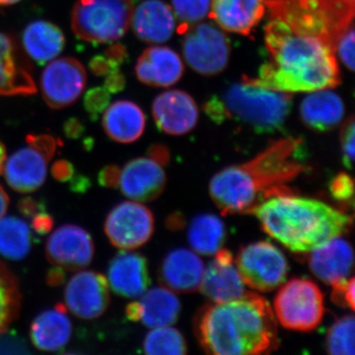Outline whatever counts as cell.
Here are the masks:
<instances>
[{
  "instance_id": "obj_1",
  "label": "cell",
  "mask_w": 355,
  "mask_h": 355,
  "mask_svg": "<svg viewBox=\"0 0 355 355\" xmlns=\"http://www.w3.org/2000/svg\"><path fill=\"white\" fill-rule=\"evenodd\" d=\"M268 60L257 77L243 81L277 92H314L340 84L336 53L328 44L292 31L282 21L270 18L265 27Z\"/></svg>"
},
{
  "instance_id": "obj_2",
  "label": "cell",
  "mask_w": 355,
  "mask_h": 355,
  "mask_svg": "<svg viewBox=\"0 0 355 355\" xmlns=\"http://www.w3.org/2000/svg\"><path fill=\"white\" fill-rule=\"evenodd\" d=\"M302 144L298 137L277 140L251 160L216 173L209 195L222 214H254L268 198L292 193L287 184L308 170L296 159Z\"/></svg>"
},
{
  "instance_id": "obj_3",
  "label": "cell",
  "mask_w": 355,
  "mask_h": 355,
  "mask_svg": "<svg viewBox=\"0 0 355 355\" xmlns=\"http://www.w3.org/2000/svg\"><path fill=\"white\" fill-rule=\"evenodd\" d=\"M195 334L207 354L258 355L279 347L277 318L270 303L253 292L198 311Z\"/></svg>"
},
{
  "instance_id": "obj_4",
  "label": "cell",
  "mask_w": 355,
  "mask_h": 355,
  "mask_svg": "<svg viewBox=\"0 0 355 355\" xmlns=\"http://www.w3.org/2000/svg\"><path fill=\"white\" fill-rule=\"evenodd\" d=\"M266 234L291 252L307 254L349 232L352 217L321 200L282 193L266 200L254 214Z\"/></svg>"
},
{
  "instance_id": "obj_5",
  "label": "cell",
  "mask_w": 355,
  "mask_h": 355,
  "mask_svg": "<svg viewBox=\"0 0 355 355\" xmlns=\"http://www.w3.org/2000/svg\"><path fill=\"white\" fill-rule=\"evenodd\" d=\"M292 107L289 93L242 83L231 84L203 104V111L216 123L234 121L257 133L282 130Z\"/></svg>"
},
{
  "instance_id": "obj_6",
  "label": "cell",
  "mask_w": 355,
  "mask_h": 355,
  "mask_svg": "<svg viewBox=\"0 0 355 355\" xmlns=\"http://www.w3.org/2000/svg\"><path fill=\"white\" fill-rule=\"evenodd\" d=\"M132 0H77L71 27L78 38L94 44L114 43L132 25Z\"/></svg>"
},
{
  "instance_id": "obj_7",
  "label": "cell",
  "mask_w": 355,
  "mask_h": 355,
  "mask_svg": "<svg viewBox=\"0 0 355 355\" xmlns=\"http://www.w3.org/2000/svg\"><path fill=\"white\" fill-rule=\"evenodd\" d=\"M273 301V313L287 330H316L324 316V300L313 280L292 279L280 286Z\"/></svg>"
},
{
  "instance_id": "obj_8",
  "label": "cell",
  "mask_w": 355,
  "mask_h": 355,
  "mask_svg": "<svg viewBox=\"0 0 355 355\" xmlns=\"http://www.w3.org/2000/svg\"><path fill=\"white\" fill-rule=\"evenodd\" d=\"M235 263L245 286L256 291L270 292L279 288L288 275L286 257L268 241L243 247Z\"/></svg>"
},
{
  "instance_id": "obj_9",
  "label": "cell",
  "mask_w": 355,
  "mask_h": 355,
  "mask_svg": "<svg viewBox=\"0 0 355 355\" xmlns=\"http://www.w3.org/2000/svg\"><path fill=\"white\" fill-rule=\"evenodd\" d=\"M181 34L184 60L196 72L214 76L227 67L231 46L222 29L209 23H197Z\"/></svg>"
},
{
  "instance_id": "obj_10",
  "label": "cell",
  "mask_w": 355,
  "mask_h": 355,
  "mask_svg": "<svg viewBox=\"0 0 355 355\" xmlns=\"http://www.w3.org/2000/svg\"><path fill=\"white\" fill-rule=\"evenodd\" d=\"M169 161L166 147L153 146L146 157L132 159L120 170L119 184L123 196L139 202L157 200L165 190L164 166Z\"/></svg>"
},
{
  "instance_id": "obj_11",
  "label": "cell",
  "mask_w": 355,
  "mask_h": 355,
  "mask_svg": "<svg viewBox=\"0 0 355 355\" xmlns=\"http://www.w3.org/2000/svg\"><path fill=\"white\" fill-rule=\"evenodd\" d=\"M104 230L110 243L121 251L139 249L153 237V214L135 200L119 203L109 212Z\"/></svg>"
},
{
  "instance_id": "obj_12",
  "label": "cell",
  "mask_w": 355,
  "mask_h": 355,
  "mask_svg": "<svg viewBox=\"0 0 355 355\" xmlns=\"http://www.w3.org/2000/svg\"><path fill=\"white\" fill-rule=\"evenodd\" d=\"M86 83V70L76 58L53 60L42 73V95L51 108H65L80 97Z\"/></svg>"
},
{
  "instance_id": "obj_13",
  "label": "cell",
  "mask_w": 355,
  "mask_h": 355,
  "mask_svg": "<svg viewBox=\"0 0 355 355\" xmlns=\"http://www.w3.org/2000/svg\"><path fill=\"white\" fill-rule=\"evenodd\" d=\"M95 245L85 229L65 224L55 229L46 245L49 263L64 272H78L92 263Z\"/></svg>"
},
{
  "instance_id": "obj_14",
  "label": "cell",
  "mask_w": 355,
  "mask_h": 355,
  "mask_svg": "<svg viewBox=\"0 0 355 355\" xmlns=\"http://www.w3.org/2000/svg\"><path fill=\"white\" fill-rule=\"evenodd\" d=\"M110 305L107 277L93 270H80L67 282L64 306L74 316L83 320L101 317Z\"/></svg>"
},
{
  "instance_id": "obj_15",
  "label": "cell",
  "mask_w": 355,
  "mask_h": 355,
  "mask_svg": "<svg viewBox=\"0 0 355 355\" xmlns=\"http://www.w3.org/2000/svg\"><path fill=\"white\" fill-rule=\"evenodd\" d=\"M266 6L270 18L282 21L298 34L321 40L334 50L333 33L315 0H266Z\"/></svg>"
},
{
  "instance_id": "obj_16",
  "label": "cell",
  "mask_w": 355,
  "mask_h": 355,
  "mask_svg": "<svg viewBox=\"0 0 355 355\" xmlns=\"http://www.w3.org/2000/svg\"><path fill=\"white\" fill-rule=\"evenodd\" d=\"M153 114L159 130L175 137L191 132L198 121L197 103L182 90L159 94L153 103Z\"/></svg>"
},
{
  "instance_id": "obj_17",
  "label": "cell",
  "mask_w": 355,
  "mask_h": 355,
  "mask_svg": "<svg viewBox=\"0 0 355 355\" xmlns=\"http://www.w3.org/2000/svg\"><path fill=\"white\" fill-rule=\"evenodd\" d=\"M27 144L7 159L3 169L7 184L21 193H34L43 186L53 158L32 142Z\"/></svg>"
},
{
  "instance_id": "obj_18",
  "label": "cell",
  "mask_w": 355,
  "mask_h": 355,
  "mask_svg": "<svg viewBox=\"0 0 355 355\" xmlns=\"http://www.w3.org/2000/svg\"><path fill=\"white\" fill-rule=\"evenodd\" d=\"M307 254L311 272L324 284L333 286L349 279L354 268V250L342 236L331 238Z\"/></svg>"
},
{
  "instance_id": "obj_19",
  "label": "cell",
  "mask_w": 355,
  "mask_h": 355,
  "mask_svg": "<svg viewBox=\"0 0 355 355\" xmlns=\"http://www.w3.org/2000/svg\"><path fill=\"white\" fill-rule=\"evenodd\" d=\"M37 92L29 62L17 42L0 32V96H28Z\"/></svg>"
},
{
  "instance_id": "obj_20",
  "label": "cell",
  "mask_w": 355,
  "mask_h": 355,
  "mask_svg": "<svg viewBox=\"0 0 355 355\" xmlns=\"http://www.w3.org/2000/svg\"><path fill=\"white\" fill-rule=\"evenodd\" d=\"M200 291L212 302H225L246 293L234 257L228 250L220 249L214 254L205 272Z\"/></svg>"
},
{
  "instance_id": "obj_21",
  "label": "cell",
  "mask_w": 355,
  "mask_h": 355,
  "mask_svg": "<svg viewBox=\"0 0 355 355\" xmlns=\"http://www.w3.org/2000/svg\"><path fill=\"white\" fill-rule=\"evenodd\" d=\"M139 301L127 306L125 314L128 320L140 322L147 328L172 326L178 321L181 312V303L175 292L164 286L147 289Z\"/></svg>"
},
{
  "instance_id": "obj_22",
  "label": "cell",
  "mask_w": 355,
  "mask_h": 355,
  "mask_svg": "<svg viewBox=\"0 0 355 355\" xmlns=\"http://www.w3.org/2000/svg\"><path fill=\"white\" fill-rule=\"evenodd\" d=\"M205 263L193 250L177 248L165 257L159 270V279L165 287L179 293L200 291Z\"/></svg>"
},
{
  "instance_id": "obj_23",
  "label": "cell",
  "mask_w": 355,
  "mask_h": 355,
  "mask_svg": "<svg viewBox=\"0 0 355 355\" xmlns=\"http://www.w3.org/2000/svg\"><path fill=\"white\" fill-rule=\"evenodd\" d=\"M107 280L118 295L139 297L151 284L146 259L140 254L121 251L110 261Z\"/></svg>"
},
{
  "instance_id": "obj_24",
  "label": "cell",
  "mask_w": 355,
  "mask_h": 355,
  "mask_svg": "<svg viewBox=\"0 0 355 355\" xmlns=\"http://www.w3.org/2000/svg\"><path fill=\"white\" fill-rule=\"evenodd\" d=\"M266 0H211L209 16L223 31L248 36L266 13Z\"/></svg>"
},
{
  "instance_id": "obj_25",
  "label": "cell",
  "mask_w": 355,
  "mask_h": 355,
  "mask_svg": "<svg viewBox=\"0 0 355 355\" xmlns=\"http://www.w3.org/2000/svg\"><path fill=\"white\" fill-rule=\"evenodd\" d=\"M184 64L176 51L167 46H151L141 53L135 74L140 83L153 87H170L184 74Z\"/></svg>"
},
{
  "instance_id": "obj_26",
  "label": "cell",
  "mask_w": 355,
  "mask_h": 355,
  "mask_svg": "<svg viewBox=\"0 0 355 355\" xmlns=\"http://www.w3.org/2000/svg\"><path fill=\"white\" fill-rule=\"evenodd\" d=\"M132 24L141 41L163 44L174 34L176 17L171 7L162 0H144L133 10Z\"/></svg>"
},
{
  "instance_id": "obj_27",
  "label": "cell",
  "mask_w": 355,
  "mask_h": 355,
  "mask_svg": "<svg viewBox=\"0 0 355 355\" xmlns=\"http://www.w3.org/2000/svg\"><path fill=\"white\" fill-rule=\"evenodd\" d=\"M72 335V324L64 304L44 310L33 320L30 338L35 347L43 352L64 349Z\"/></svg>"
},
{
  "instance_id": "obj_28",
  "label": "cell",
  "mask_w": 355,
  "mask_h": 355,
  "mask_svg": "<svg viewBox=\"0 0 355 355\" xmlns=\"http://www.w3.org/2000/svg\"><path fill=\"white\" fill-rule=\"evenodd\" d=\"M300 116L303 123L310 130L330 132L343 121L345 105L342 98L329 89L314 91L301 103Z\"/></svg>"
},
{
  "instance_id": "obj_29",
  "label": "cell",
  "mask_w": 355,
  "mask_h": 355,
  "mask_svg": "<svg viewBox=\"0 0 355 355\" xmlns=\"http://www.w3.org/2000/svg\"><path fill=\"white\" fill-rule=\"evenodd\" d=\"M146 118L139 105L121 100L110 105L103 116V128L110 139L119 144L137 141L146 130Z\"/></svg>"
},
{
  "instance_id": "obj_30",
  "label": "cell",
  "mask_w": 355,
  "mask_h": 355,
  "mask_svg": "<svg viewBox=\"0 0 355 355\" xmlns=\"http://www.w3.org/2000/svg\"><path fill=\"white\" fill-rule=\"evenodd\" d=\"M22 41L26 53L41 64L55 60L65 46L62 30L44 20L30 23L23 32Z\"/></svg>"
},
{
  "instance_id": "obj_31",
  "label": "cell",
  "mask_w": 355,
  "mask_h": 355,
  "mask_svg": "<svg viewBox=\"0 0 355 355\" xmlns=\"http://www.w3.org/2000/svg\"><path fill=\"white\" fill-rule=\"evenodd\" d=\"M226 240L223 221L214 214H202L193 217L188 229V241L198 254L214 256Z\"/></svg>"
},
{
  "instance_id": "obj_32",
  "label": "cell",
  "mask_w": 355,
  "mask_h": 355,
  "mask_svg": "<svg viewBox=\"0 0 355 355\" xmlns=\"http://www.w3.org/2000/svg\"><path fill=\"white\" fill-rule=\"evenodd\" d=\"M31 228L22 219L3 216L0 219V256L21 261L29 254L33 239Z\"/></svg>"
},
{
  "instance_id": "obj_33",
  "label": "cell",
  "mask_w": 355,
  "mask_h": 355,
  "mask_svg": "<svg viewBox=\"0 0 355 355\" xmlns=\"http://www.w3.org/2000/svg\"><path fill=\"white\" fill-rule=\"evenodd\" d=\"M21 293L15 275L0 261V331L19 315Z\"/></svg>"
},
{
  "instance_id": "obj_34",
  "label": "cell",
  "mask_w": 355,
  "mask_h": 355,
  "mask_svg": "<svg viewBox=\"0 0 355 355\" xmlns=\"http://www.w3.org/2000/svg\"><path fill=\"white\" fill-rule=\"evenodd\" d=\"M144 352L149 355L186 354L184 336L172 326L151 329L144 340Z\"/></svg>"
},
{
  "instance_id": "obj_35",
  "label": "cell",
  "mask_w": 355,
  "mask_h": 355,
  "mask_svg": "<svg viewBox=\"0 0 355 355\" xmlns=\"http://www.w3.org/2000/svg\"><path fill=\"white\" fill-rule=\"evenodd\" d=\"M324 14L334 36V44L338 35L354 24V0H315Z\"/></svg>"
},
{
  "instance_id": "obj_36",
  "label": "cell",
  "mask_w": 355,
  "mask_h": 355,
  "mask_svg": "<svg viewBox=\"0 0 355 355\" xmlns=\"http://www.w3.org/2000/svg\"><path fill=\"white\" fill-rule=\"evenodd\" d=\"M354 317L349 315L338 319L329 330L326 349L331 355L354 354Z\"/></svg>"
},
{
  "instance_id": "obj_37",
  "label": "cell",
  "mask_w": 355,
  "mask_h": 355,
  "mask_svg": "<svg viewBox=\"0 0 355 355\" xmlns=\"http://www.w3.org/2000/svg\"><path fill=\"white\" fill-rule=\"evenodd\" d=\"M210 3L211 0H172V10L180 23L178 31L183 33L205 19L209 15Z\"/></svg>"
},
{
  "instance_id": "obj_38",
  "label": "cell",
  "mask_w": 355,
  "mask_h": 355,
  "mask_svg": "<svg viewBox=\"0 0 355 355\" xmlns=\"http://www.w3.org/2000/svg\"><path fill=\"white\" fill-rule=\"evenodd\" d=\"M334 51L338 53L342 64L349 69L354 70V26L352 24L340 33L335 40Z\"/></svg>"
},
{
  "instance_id": "obj_39",
  "label": "cell",
  "mask_w": 355,
  "mask_h": 355,
  "mask_svg": "<svg viewBox=\"0 0 355 355\" xmlns=\"http://www.w3.org/2000/svg\"><path fill=\"white\" fill-rule=\"evenodd\" d=\"M329 190L331 197L338 202L354 207V180L347 173H340L331 179Z\"/></svg>"
},
{
  "instance_id": "obj_40",
  "label": "cell",
  "mask_w": 355,
  "mask_h": 355,
  "mask_svg": "<svg viewBox=\"0 0 355 355\" xmlns=\"http://www.w3.org/2000/svg\"><path fill=\"white\" fill-rule=\"evenodd\" d=\"M110 101H111V93L105 86H102V87L90 89L86 93L84 106L90 114L91 119L96 120L103 112H105V110L108 108Z\"/></svg>"
},
{
  "instance_id": "obj_41",
  "label": "cell",
  "mask_w": 355,
  "mask_h": 355,
  "mask_svg": "<svg viewBox=\"0 0 355 355\" xmlns=\"http://www.w3.org/2000/svg\"><path fill=\"white\" fill-rule=\"evenodd\" d=\"M340 147L343 151V164L347 169H352L354 161L355 123L352 116L343 123L340 128Z\"/></svg>"
},
{
  "instance_id": "obj_42",
  "label": "cell",
  "mask_w": 355,
  "mask_h": 355,
  "mask_svg": "<svg viewBox=\"0 0 355 355\" xmlns=\"http://www.w3.org/2000/svg\"><path fill=\"white\" fill-rule=\"evenodd\" d=\"M354 286V277L333 286V292H331V296L333 302L340 307L349 308L354 311L355 308Z\"/></svg>"
},
{
  "instance_id": "obj_43",
  "label": "cell",
  "mask_w": 355,
  "mask_h": 355,
  "mask_svg": "<svg viewBox=\"0 0 355 355\" xmlns=\"http://www.w3.org/2000/svg\"><path fill=\"white\" fill-rule=\"evenodd\" d=\"M25 340L17 334L6 330L0 331V354H29Z\"/></svg>"
},
{
  "instance_id": "obj_44",
  "label": "cell",
  "mask_w": 355,
  "mask_h": 355,
  "mask_svg": "<svg viewBox=\"0 0 355 355\" xmlns=\"http://www.w3.org/2000/svg\"><path fill=\"white\" fill-rule=\"evenodd\" d=\"M121 65L116 60L109 58L108 55H97V57L92 58L90 64H89V67L96 76H107L114 70L120 69Z\"/></svg>"
},
{
  "instance_id": "obj_45",
  "label": "cell",
  "mask_w": 355,
  "mask_h": 355,
  "mask_svg": "<svg viewBox=\"0 0 355 355\" xmlns=\"http://www.w3.org/2000/svg\"><path fill=\"white\" fill-rule=\"evenodd\" d=\"M53 220L50 214H46L44 209L39 211L32 217V229H34L40 235H46L53 229Z\"/></svg>"
},
{
  "instance_id": "obj_46",
  "label": "cell",
  "mask_w": 355,
  "mask_h": 355,
  "mask_svg": "<svg viewBox=\"0 0 355 355\" xmlns=\"http://www.w3.org/2000/svg\"><path fill=\"white\" fill-rule=\"evenodd\" d=\"M120 169L118 166H107L100 172L99 182L107 188H118Z\"/></svg>"
},
{
  "instance_id": "obj_47",
  "label": "cell",
  "mask_w": 355,
  "mask_h": 355,
  "mask_svg": "<svg viewBox=\"0 0 355 355\" xmlns=\"http://www.w3.org/2000/svg\"><path fill=\"white\" fill-rule=\"evenodd\" d=\"M51 173L58 181L67 182L71 180V177L73 176L74 170L69 162L60 160L55 163L53 169H51Z\"/></svg>"
},
{
  "instance_id": "obj_48",
  "label": "cell",
  "mask_w": 355,
  "mask_h": 355,
  "mask_svg": "<svg viewBox=\"0 0 355 355\" xmlns=\"http://www.w3.org/2000/svg\"><path fill=\"white\" fill-rule=\"evenodd\" d=\"M105 81V87L108 89L110 93H118L125 88V79L121 70H114L111 73L107 74Z\"/></svg>"
},
{
  "instance_id": "obj_49",
  "label": "cell",
  "mask_w": 355,
  "mask_h": 355,
  "mask_svg": "<svg viewBox=\"0 0 355 355\" xmlns=\"http://www.w3.org/2000/svg\"><path fill=\"white\" fill-rule=\"evenodd\" d=\"M18 207L23 216L30 217V218L44 209L43 205H40V202L33 200L32 198H25L21 200Z\"/></svg>"
},
{
  "instance_id": "obj_50",
  "label": "cell",
  "mask_w": 355,
  "mask_h": 355,
  "mask_svg": "<svg viewBox=\"0 0 355 355\" xmlns=\"http://www.w3.org/2000/svg\"><path fill=\"white\" fill-rule=\"evenodd\" d=\"M64 277L65 272L64 270L53 266V268H51L50 272H48L46 280H48V284H50V286H58L64 282Z\"/></svg>"
},
{
  "instance_id": "obj_51",
  "label": "cell",
  "mask_w": 355,
  "mask_h": 355,
  "mask_svg": "<svg viewBox=\"0 0 355 355\" xmlns=\"http://www.w3.org/2000/svg\"><path fill=\"white\" fill-rule=\"evenodd\" d=\"M9 203H10V200H9L8 195H7L3 187L0 186V219L6 216Z\"/></svg>"
},
{
  "instance_id": "obj_52",
  "label": "cell",
  "mask_w": 355,
  "mask_h": 355,
  "mask_svg": "<svg viewBox=\"0 0 355 355\" xmlns=\"http://www.w3.org/2000/svg\"><path fill=\"white\" fill-rule=\"evenodd\" d=\"M6 161V149L4 144L0 140V175L3 173L4 164Z\"/></svg>"
},
{
  "instance_id": "obj_53",
  "label": "cell",
  "mask_w": 355,
  "mask_h": 355,
  "mask_svg": "<svg viewBox=\"0 0 355 355\" xmlns=\"http://www.w3.org/2000/svg\"><path fill=\"white\" fill-rule=\"evenodd\" d=\"M19 1L21 0H0V6H12Z\"/></svg>"
}]
</instances>
